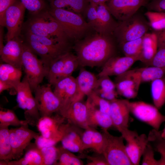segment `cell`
Returning <instances> with one entry per match:
<instances>
[{
	"label": "cell",
	"mask_w": 165,
	"mask_h": 165,
	"mask_svg": "<svg viewBox=\"0 0 165 165\" xmlns=\"http://www.w3.org/2000/svg\"><path fill=\"white\" fill-rule=\"evenodd\" d=\"M26 124H28V121L20 120L12 110L0 111V125L20 127Z\"/></svg>",
	"instance_id": "39"
},
{
	"label": "cell",
	"mask_w": 165,
	"mask_h": 165,
	"mask_svg": "<svg viewBox=\"0 0 165 165\" xmlns=\"http://www.w3.org/2000/svg\"><path fill=\"white\" fill-rule=\"evenodd\" d=\"M145 15L147 18L150 27L154 31L165 29V12L148 11Z\"/></svg>",
	"instance_id": "37"
},
{
	"label": "cell",
	"mask_w": 165,
	"mask_h": 165,
	"mask_svg": "<svg viewBox=\"0 0 165 165\" xmlns=\"http://www.w3.org/2000/svg\"><path fill=\"white\" fill-rule=\"evenodd\" d=\"M89 3L93 4L96 6L101 4L105 3L103 0H87Z\"/></svg>",
	"instance_id": "53"
},
{
	"label": "cell",
	"mask_w": 165,
	"mask_h": 165,
	"mask_svg": "<svg viewBox=\"0 0 165 165\" xmlns=\"http://www.w3.org/2000/svg\"><path fill=\"white\" fill-rule=\"evenodd\" d=\"M85 103L88 109L87 122L89 127H99L103 130H106L113 127L110 115L101 112L87 101Z\"/></svg>",
	"instance_id": "25"
},
{
	"label": "cell",
	"mask_w": 165,
	"mask_h": 165,
	"mask_svg": "<svg viewBox=\"0 0 165 165\" xmlns=\"http://www.w3.org/2000/svg\"><path fill=\"white\" fill-rule=\"evenodd\" d=\"M48 9L70 40H73L75 42L81 39L91 28L80 14L63 8L50 7Z\"/></svg>",
	"instance_id": "4"
},
{
	"label": "cell",
	"mask_w": 165,
	"mask_h": 165,
	"mask_svg": "<svg viewBox=\"0 0 165 165\" xmlns=\"http://www.w3.org/2000/svg\"><path fill=\"white\" fill-rule=\"evenodd\" d=\"M145 7L148 11L165 12V0H150Z\"/></svg>",
	"instance_id": "49"
},
{
	"label": "cell",
	"mask_w": 165,
	"mask_h": 165,
	"mask_svg": "<svg viewBox=\"0 0 165 165\" xmlns=\"http://www.w3.org/2000/svg\"><path fill=\"white\" fill-rule=\"evenodd\" d=\"M115 83L118 94L132 99L137 96L141 82L134 69L116 76Z\"/></svg>",
	"instance_id": "17"
},
{
	"label": "cell",
	"mask_w": 165,
	"mask_h": 165,
	"mask_svg": "<svg viewBox=\"0 0 165 165\" xmlns=\"http://www.w3.org/2000/svg\"><path fill=\"white\" fill-rule=\"evenodd\" d=\"M29 12L30 14L39 12L46 9V5L43 0H20Z\"/></svg>",
	"instance_id": "42"
},
{
	"label": "cell",
	"mask_w": 165,
	"mask_h": 165,
	"mask_svg": "<svg viewBox=\"0 0 165 165\" xmlns=\"http://www.w3.org/2000/svg\"><path fill=\"white\" fill-rule=\"evenodd\" d=\"M25 9L20 0H17L6 10L5 15V27L7 30V41L21 36Z\"/></svg>",
	"instance_id": "14"
},
{
	"label": "cell",
	"mask_w": 165,
	"mask_h": 165,
	"mask_svg": "<svg viewBox=\"0 0 165 165\" xmlns=\"http://www.w3.org/2000/svg\"><path fill=\"white\" fill-rule=\"evenodd\" d=\"M128 100L116 99L110 101V116L113 127L121 134L128 129L130 112Z\"/></svg>",
	"instance_id": "21"
},
{
	"label": "cell",
	"mask_w": 165,
	"mask_h": 165,
	"mask_svg": "<svg viewBox=\"0 0 165 165\" xmlns=\"http://www.w3.org/2000/svg\"><path fill=\"white\" fill-rule=\"evenodd\" d=\"M80 68L78 75L76 78L77 93L73 101H82L84 96L94 90L97 82L98 78L94 74L84 67Z\"/></svg>",
	"instance_id": "23"
},
{
	"label": "cell",
	"mask_w": 165,
	"mask_h": 165,
	"mask_svg": "<svg viewBox=\"0 0 165 165\" xmlns=\"http://www.w3.org/2000/svg\"><path fill=\"white\" fill-rule=\"evenodd\" d=\"M154 32L157 36L158 48L165 47V29Z\"/></svg>",
	"instance_id": "51"
},
{
	"label": "cell",
	"mask_w": 165,
	"mask_h": 165,
	"mask_svg": "<svg viewBox=\"0 0 165 165\" xmlns=\"http://www.w3.org/2000/svg\"><path fill=\"white\" fill-rule=\"evenodd\" d=\"M103 132L105 140L102 154L109 165H133L127 154L122 136H114L108 130H103Z\"/></svg>",
	"instance_id": "7"
},
{
	"label": "cell",
	"mask_w": 165,
	"mask_h": 165,
	"mask_svg": "<svg viewBox=\"0 0 165 165\" xmlns=\"http://www.w3.org/2000/svg\"><path fill=\"white\" fill-rule=\"evenodd\" d=\"M82 156L85 157L88 160L87 165H109L107 161L102 154L99 156H90L81 154Z\"/></svg>",
	"instance_id": "50"
},
{
	"label": "cell",
	"mask_w": 165,
	"mask_h": 165,
	"mask_svg": "<svg viewBox=\"0 0 165 165\" xmlns=\"http://www.w3.org/2000/svg\"><path fill=\"white\" fill-rule=\"evenodd\" d=\"M161 135L162 137L165 139V126L163 130L161 131Z\"/></svg>",
	"instance_id": "55"
},
{
	"label": "cell",
	"mask_w": 165,
	"mask_h": 165,
	"mask_svg": "<svg viewBox=\"0 0 165 165\" xmlns=\"http://www.w3.org/2000/svg\"><path fill=\"white\" fill-rule=\"evenodd\" d=\"M148 137L154 150L161 156L158 160L160 165H165V139L162 136L161 131L153 129L149 132Z\"/></svg>",
	"instance_id": "35"
},
{
	"label": "cell",
	"mask_w": 165,
	"mask_h": 165,
	"mask_svg": "<svg viewBox=\"0 0 165 165\" xmlns=\"http://www.w3.org/2000/svg\"><path fill=\"white\" fill-rule=\"evenodd\" d=\"M59 153L56 165H83V162L80 157L64 148L58 147Z\"/></svg>",
	"instance_id": "36"
},
{
	"label": "cell",
	"mask_w": 165,
	"mask_h": 165,
	"mask_svg": "<svg viewBox=\"0 0 165 165\" xmlns=\"http://www.w3.org/2000/svg\"><path fill=\"white\" fill-rule=\"evenodd\" d=\"M126 142V151L133 165L139 164L141 158L148 143V136L143 134L139 135L134 130L127 129L121 134Z\"/></svg>",
	"instance_id": "13"
},
{
	"label": "cell",
	"mask_w": 165,
	"mask_h": 165,
	"mask_svg": "<svg viewBox=\"0 0 165 165\" xmlns=\"http://www.w3.org/2000/svg\"><path fill=\"white\" fill-rule=\"evenodd\" d=\"M142 156V165H160L159 160L155 158L154 150L149 142L146 146Z\"/></svg>",
	"instance_id": "44"
},
{
	"label": "cell",
	"mask_w": 165,
	"mask_h": 165,
	"mask_svg": "<svg viewBox=\"0 0 165 165\" xmlns=\"http://www.w3.org/2000/svg\"><path fill=\"white\" fill-rule=\"evenodd\" d=\"M75 126L69 123L61 142L65 148L72 152L82 153L81 135Z\"/></svg>",
	"instance_id": "27"
},
{
	"label": "cell",
	"mask_w": 165,
	"mask_h": 165,
	"mask_svg": "<svg viewBox=\"0 0 165 165\" xmlns=\"http://www.w3.org/2000/svg\"><path fill=\"white\" fill-rule=\"evenodd\" d=\"M59 114L75 126L84 129L89 127L87 122V106L86 103L82 101H72Z\"/></svg>",
	"instance_id": "18"
},
{
	"label": "cell",
	"mask_w": 165,
	"mask_h": 165,
	"mask_svg": "<svg viewBox=\"0 0 165 165\" xmlns=\"http://www.w3.org/2000/svg\"><path fill=\"white\" fill-rule=\"evenodd\" d=\"M53 91L60 100L61 107L58 113L65 109L72 101L77 92L76 78L72 75L58 81L53 86Z\"/></svg>",
	"instance_id": "19"
},
{
	"label": "cell",
	"mask_w": 165,
	"mask_h": 165,
	"mask_svg": "<svg viewBox=\"0 0 165 165\" xmlns=\"http://www.w3.org/2000/svg\"><path fill=\"white\" fill-rule=\"evenodd\" d=\"M150 28L148 21L137 12L127 19L118 21L113 36L120 44L143 37Z\"/></svg>",
	"instance_id": "5"
},
{
	"label": "cell",
	"mask_w": 165,
	"mask_h": 165,
	"mask_svg": "<svg viewBox=\"0 0 165 165\" xmlns=\"http://www.w3.org/2000/svg\"><path fill=\"white\" fill-rule=\"evenodd\" d=\"M65 119L59 114L55 116L40 117L36 126L40 135L50 138L57 144L61 141L65 134Z\"/></svg>",
	"instance_id": "11"
},
{
	"label": "cell",
	"mask_w": 165,
	"mask_h": 165,
	"mask_svg": "<svg viewBox=\"0 0 165 165\" xmlns=\"http://www.w3.org/2000/svg\"><path fill=\"white\" fill-rule=\"evenodd\" d=\"M22 75L21 69L5 63L0 65V81L9 85L15 91L21 82Z\"/></svg>",
	"instance_id": "29"
},
{
	"label": "cell",
	"mask_w": 165,
	"mask_h": 165,
	"mask_svg": "<svg viewBox=\"0 0 165 165\" xmlns=\"http://www.w3.org/2000/svg\"><path fill=\"white\" fill-rule=\"evenodd\" d=\"M97 6L95 5L89 3L83 12L85 14L87 22L91 28L95 31L97 29L98 21Z\"/></svg>",
	"instance_id": "43"
},
{
	"label": "cell",
	"mask_w": 165,
	"mask_h": 165,
	"mask_svg": "<svg viewBox=\"0 0 165 165\" xmlns=\"http://www.w3.org/2000/svg\"><path fill=\"white\" fill-rule=\"evenodd\" d=\"M147 65L165 68V47L158 49L155 55Z\"/></svg>",
	"instance_id": "46"
},
{
	"label": "cell",
	"mask_w": 165,
	"mask_h": 165,
	"mask_svg": "<svg viewBox=\"0 0 165 165\" xmlns=\"http://www.w3.org/2000/svg\"><path fill=\"white\" fill-rule=\"evenodd\" d=\"M94 130V128L89 127L85 129V131L82 134V149L83 151L92 148Z\"/></svg>",
	"instance_id": "47"
},
{
	"label": "cell",
	"mask_w": 165,
	"mask_h": 165,
	"mask_svg": "<svg viewBox=\"0 0 165 165\" xmlns=\"http://www.w3.org/2000/svg\"><path fill=\"white\" fill-rule=\"evenodd\" d=\"M108 76L98 77L96 86L94 90L102 98L110 101L116 99L118 94L116 85Z\"/></svg>",
	"instance_id": "30"
},
{
	"label": "cell",
	"mask_w": 165,
	"mask_h": 165,
	"mask_svg": "<svg viewBox=\"0 0 165 165\" xmlns=\"http://www.w3.org/2000/svg\"><path fill=\"white\" fill-rule=\"evenodd\" d=\"M16 101L19 107L24 110L25 118L28 124L36 125L40 117L35 97L26 77L15 90Z\"/></svg>",
	"instance_id": "8"
},
{
	"label": "cell",
	"mask_w": 165,
	"mask_h": 165,
	"mask_svg": "<svg viewBox=\"0 0 165 165\" xmlns=\"http://www.w3.org/2000/svg\"><path fill=\"white\" fill-rule=\"evenodd\" d=\"M50 7L64 9L69 8L75 13L84 12L89 3L87 0H49Z\"/></svg>",
	"instance_id": "34"
},
{
	"label": "cell",
	"mask_w": 165,
	"mask_h": 165,
	"mask_svg": "<svg viewBox=\"0 0 165 165\" xmlns=\"http://www.w3.org/2000/svg\"><path fill=\"white\" fill-rule=\"evenodd\" d=\"M97 11L98 21L96 32L104 35L113 36L118 22L112 18L106 3L97 5Z\"/></svg>",
	"instance_id": "24"
},
{
	"label": "cell",
	"mask_w": 165,
	"mask_h": 165,
	"mask_svg": "<svg viewBox=\"0 0 165 165\" xmlns=\"http://www.w3.org/2000/svg\"><path fill=\"white\" fill-rule=\"evenodd\" d=\"M105 140V136L95 129L94 130L92 149L98 154H102Z\"/></svg>",
	"instance_id": "45"
},
{
	"label": "cell",
	"mask_w": 165,
	"mask_h": 165,
	"mask_svg": "<svg viewBox=\"0 0 165 165\" xmlns=\"http://www.w3.org/2000/svg\"><path fill=\"white\" fill-rule=\"evenodd\" d=\"M17 0H0V24L5 27V15L7 9Z\"/></svg>",
	"instance_id": "48"
},
{
	"label": "cell",
	"mask_w": 165,
	"mask_h": 165,
	"mask_svg": "<svg viewBox=\"0 0 165 165\" xmlns=\"http://www.w3.org/2000/svg\"><path fill=\"white\" fill-rule=\"evenodd\" d=\"M22 63L25 76L32 91H34L47 76L49 69L24 42Z\"/></svg>",
	"instance_id": "6"
},
{
	"label": "cell",
	"mask_w": 165,
	"mask_h": 165,
	"mask_svg": "<svg viewBox=\"0 0 165 165\" xmlns=\"http://www.w3.org/2000/svg\"><path fill=\"white\" fill-rule=\"evenodd\" d=\"M51 85H39L35 90V98L40 116H51L58 112L61 102L51 88Z\"/></svg>",
	"instance_id": "12"
},
{
	"label": "cell",
	"mask_w": 165,
	"mask_h": 165,
	"mask_svg": "<svg viewBox=\"0 0 165 165\" xmlns=\"http://www.w3.org/2000/svg\"><path fill=\"white\" fill-rule=\"evenodd\" d=\"M3 27L0 26V50H1L4 46L3 44V32L2 28Z\"/></svg>",
	"instance_id": "54"
},
{
	"label": "cell",
	"mask_w": 165,
	"mask_h": 165,
	"mask_svg": "<svg viewBox=\"0 0 165 165\" xmlns=\"http://www.w3.org/2000/svg\"><path fill=\"white\" fill-rule=\"evenodd\" d=\"M23 46L24 41L21 36L7 41L6 43L0 50L2 61L21 69Z\"/></svg>",
	"instance_id": "22"
},
{
	"label": "cell",
	"mask_w": 165,
	"mask_h": 165,
	"mask_svg": "<svg viewBox=\"0 0 165 165\" xmlns=\"http://www.w3.org/2000/svg\"><path fill=\"white\" fill-rule=\"evenodd\" d=\"M130 112L139 120L159 130L162 124L165 122V115L162 114L154 105L142 101H128Z\"/></svg>",
	"instance_id": "9"
},
{
	"label": "cell",
	"mask_w": 165,
	"mask_h": 165,
	"mask_svg": "<svg viewBox=\"0 0 165 165\" xmlns=\"http://www.w3.org/2000/svg\"><path fill=\"white\" fill-rule=\"evenodd\" d=\"M40 149L44 157L45 165H56L58 156V147L55 145Z\"/></svg>",
	"instance_id": "41"
},
{
	"label": "cell",
	"mask_w": 165,
	"mask_h": 165,
	"mask_svg": "<svg viewBox=\"0 0 165 165\" xmlns=\"http://www.w3.org/2000/svg\"><path fill=\"white\" fill-rule=\"evenodd\" d=\"M112 36L96 32L75 42L73 48L79 67H102L110 58L116 56Z\"/></svg>",
	"instance_id": "1"
},
{
	"label": "cell",
	"mask_w": 165,
	"mask_h": 165,
	"mask_svg": "<svg viewBox=\"0 0 165 165\" xmlns=\"http://www.w3.org/2000/svg\"><path fill=\"white\" fill-rule=\"evenodd\" d=\"M79 67L75 54L70 51L55 60L49 68L46 77L49 83L54 86L59 80L71 75Z\"/></svg>",
	"instance_id": "10"
},
{
	"label": "cell",
	"mask_w": 165,
	"mask_h": 165,
	"mask_svg": "<svg viewBox=\"0 0 165 165\" xmlns=\"http://www.w3.org/2000/svg\"><path fill=\"white\" fill-rule=\"evenodd\" d=\"M30 14L29 18L23 24L22 30L24 32L71 44L61 26L51 14L48 9Z\"/></svg>",
	"instance_id": "2"
},
{
	"label": "cell",
	"mask_w": 165,
	"mask_h": 165,
	"mask_svg": "<svg viewBox=\"0 0 165 165\" xmlns=\"http://www.w3.org/2000/svg\"><path fill=\"white\" fill-rule=\"evenodd\" d=\"M143 37L119 44L125 56H138L139 57L142 49Z\"/></svg>",
	"instance_id": "38"
},
{
	"label": "cell",
	"mask_w": 165,
	"mask_h": 165,
	"mask_svg": "<svg viewBox=\"0 0 165 165\" xmlns=\"http://www.w3.org/2000/svg\"><path fill=\"white\" fill-rule=\"evenodd\" d=\"M139 57H117L110 58L102 67L101 71L98 74V77L108 76H117L129 70Z\"/></svg>",
	"instance_id": "20"
},
{
	"label": "cell",
	"mask_w": 165,
	"mask_h": 165,
	"mask_svg": "<svg viewBox=\"0 0 165 165\" xmlns=\"http://www.w3.org/2000/svg\"><path fill=\"white\" fill-rule=\"evenodd\" d=\"M24 156L8 162L9 165H45L43 154L35 143H31L26 148Z\"/></svg>",
	"instance_id": "26"
},
{
	"label": "cell",
	"mask_w": 165,
	"mask_h": 165,
	"mask_svg": "<svg viewBox=\"0 0 165 165\" xmlns=\"http://www.w3.org/2000/svg\"><path fill=\"white\" fill-rule=\"evenodd\" d=\"M24 42L40 57L49 69L51 64L59 57L71 51V44H65L47 37L24 32Z\"/></svg>",
	"instance_id": "3"
},
{
	"label": "cell",
	"mask_w": 165,
	"mask_h": 165,
	"mask_svg": "<svg viewBox=\"0 0 165 165\" xmlns=\"http://www.w3.org/2000/svg\"><path fill=\"white\" fill-rule=\"evenodd\" d=\"M8 127L0 125V160L4 162L13 160Z\"/></svg>",
	"instance_id": "31"
},
{
	"label": "cell",
	"mask_w": 165,
	"mask_h": 165,
	"mask_svg": "<svg viewBox=\"0 0 165 165\" xmlns=\"http://www.w3.org/2000/svg\"><path fill=\"white\" fill-rule=\"evenodd\" d=\"M141 83L152 81L165 76V68L154 66L134 69Z\"/></svg>",
	"instance_id": "33"
},
{
	"label": "cell",
	"mask_w": 165,
	"mask_h": 165,
	"mask_svg": "<svg viewBox=\"0 0 165 165\" xmlns=\"http://www.w3.org/2000/svg\"><path fill=\"white\" fill-rule=\"evenodd\" d=\"M87 96L86 101L101 112L110 115V101L102 98L94 90Z\"/></svg>",
	"instance_id": "40"
},
{
	"label": "cell",
	"mask_w": 165,
	"mask_h": 165,
	"mask_svg": "<svg viewBox=\"0 0 165 165\" xmlns=\"http://www.w3.org/2000/svg\"><path fill=\"white\" fill-rule=\"evenodd\" d=\"M150 0H110L106 3L112 16L123 21L136 13L142 6H145Z\"/></svg>",
	"instance_id": "16"
},
{
	"label": "cell",
	"mask_w": 165,
	"mask_h": 165,
	"mask_svg": "<svg viewBox=\"0 0 165 165\" xmlns=\"http://www.w3.org/2000/svg\"><path fill=\"white\" fill-rule=\"evenodd\" d=\"M151 90L154 105L159 109L165 104V76L151 82Z\"/></svg>",
	"instance_id": "32"
},
{
	"label": "cell",
	"mask_w": 165,
	"mask_h": 165,
	"mask_svg": "<svg viewBox=\"0 0 165 165\" xmlns=\"http://www.w3.org/2000/svg\"><path fill=\"white\" fill-rule=\"evenodd\" d=\"M158 49L157 37L156 33L154 31L151 33H146L143 37L139 61L147 65L155 55Z\"/></svg>",
	"instance_id": "28"
},
{
	"label": "cell",
	"mask_w": 165,
	"mask_h": 165,
	"mask_svg": "<svg viewBox=\"0 0 165 165\" xmlns=\"http://www.w3.org/2000/svg\"><path fill=\"white\" fill-rule=\"evenodd\" d=\"M13 89L12 87L9 84L0 81V93L1 94L3 91L9 89Z\"/></svg>",
	"instance_id": "52"
},
{
	"label": "cell",
	"mask_w": 165,
	"mask_h": 165,
	"mask_svg": "<svg viewBox=\"0 0 165 165\" xmlns=\"http://www.w3.org/2000/svg\"><path fill=\"white\" fill-rule=\"evenodd\" d=\"M28 124L9 130V137L12 149L13 160L20 159L31 141L39 134L30 129Z\"/></svg>",
	"instance_id": "15"
}]
</instances>
